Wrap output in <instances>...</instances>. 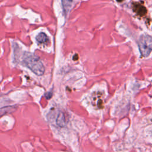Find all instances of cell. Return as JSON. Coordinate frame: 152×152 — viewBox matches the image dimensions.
<instances>
[{
	"mask_svg": "<svg viewBox=\"0 0 152 152\" xmlns=\"http://www.w3.org/2000/svg\"><path fill=\"white\" fill-rule=\"evenodd\" d=\"M140 52L142 56H148L152 51V37L147 35H142L138 42Z\"/></svg>",
	"mask_w": 152,
	"mask_h": 152,
	"instance_id": "obj_2",
	"label": "cell"
},
{
	"mask_svg": "<svg viewBox=\"0 0 152 152\" xmlns=\"http://www.w3.org/2000/svg\"><path fill=\"white\" fill-rule=\"evenodd\" d=\"M56 121V124L59 126H60V127L65 126L67 123L66 115L64 113H63L62 112H61L58 114Z\"/></svg>",
	"mask_w": 152,
	"mask_h": 152,
	"instance_id": "obj_3",
	"label": "cell"
},
{
	"mask_svg": "<svg viewBox=\"0 0 152 152\" xmlns=\"http://www.w3.org/2000/svg\"><path fill=\"white\" fill-rule=\"evenodd\" d=\"M78 59V56L77 54H75V55L73 56V59H74V61H75V60H77Z\"/></svg>",
	"mask_w": 152,
	"mask_h": 152,
	"instance_id": "obj_7",
	"label": "cell"
},
{
	"mask_svg": "<svg viewBox=\"0 0 152 152\" xmlns=\"http://www.w3.org/2000/svg\"><path fill=\"white\" fill-rule=\"evenodd\" d=\"M72 0H62V4L64 12L66 14L71 7Z\"/></svg>",
	"mask_w": 152,
	"mask_h": 152,
	"instance_id": "obj_4",
	"label": "cell"
},
{
	"mask_svg": "<svg viewBox=\"0 0 152 152\" xmlns=\"http://www.w3.org/2000/svg\"><path fill=\"white\" fill-rule=\"evenodd\" d=\"M52 96V93L51 91H49V92H48L46 93L45 94V97L47 99H50L51 98Z\"/></svg>",
	"mask_w": 152,
	"mask_h": 152,
	"instance_id": "obj_6",
	"label": "cell"
},
{
	"mask_svg": "<svg viewBox=\"0 0 152 152\" xmlns=\"http://www.w3.org/2000/svg\"><path fill=\"white\" fill-rule=\"evenodd\" d=\"M37 41L40 43H45L48 41V37L45 33H40L36 37Z\"/></svg>",
	"mask_w": 152,
	"mask_h": 152,
	"instance_id": "obj_5",
	"label": "cell"
},
{
	"mask_svg": "<svg viewBox=\"0 0 152 152\" xmlns=\"http://www.w3.org/2000/svg\"><path fill=\"white\" fill-rule=\"evenodd\" d=\"M23 61L24 65L35 74L42 75L44 74L45 67L41 61L35 55L26 52L24 53Z\"/></svg>",
	"mask_w": 152,
	"mask_h": 152,
	"instance_id": "obj_1",
	"label": "cell"
},
{
	"mask_svg": "<svg viewBox=\"0 0 152 152\" xmlns=\"http://www.w3.org/2000/svg\"><path fill=\"white\" fill-rule=\"evenodd\" d=\"M116 1H117L118 2H122V0H116Z\"/></svg>",
	"mask_w": 152,
	"mask_h": 152,
	"instance_id": "obj_8",
	"label": "cell"
}]
</instances>
